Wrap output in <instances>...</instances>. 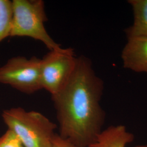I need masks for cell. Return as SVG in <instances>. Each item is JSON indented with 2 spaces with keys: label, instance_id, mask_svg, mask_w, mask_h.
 Listing matches in <instances>:
<instances>
[{
  "label": "cell",
  "instance_id": "cell-1",
  "mask_svg": "<svg viewBox=\"0 0 147 147\" xmlns=\"http://www.w3.org/2000/svg\"><path fill=\"white\" fill-rule=\"evenodd\" d=\"M104 81L89 58L81 55L71 78L51 96L59 124V135L75 147H88L102 130L105 113L100 105Z\"/></svg>",
  "mask_w": 147,
  "mask_h": 147
},
{
  "label": "cell",
  "instance_id": "cell-2",
  "mask_svg": "<svg viewBox=\"0 0 147 147\" xmlns=\"http://www.w3.org/2000/svg\"><path fill=\"white\" fill-rule=\"evenodd\" d=\"M3 121L24 147H53L57 125L42 113L21 107L3 111Z\"/></svg>",
  "mask_w": 147,
  "mask_h": 147
},
{
  "label": "cell",
  "instance_id": "cell-3",
  "mask_svg": "<svg viewBox=\"0 0 147 147\" xmlns=\"http://www.w3.org/2000/svg\"><path fill=\"white\" fill-rule=\"evenodd\" d=\"M10 37H29L42 42L50 50L61 47L49 34L44 24L47 20L42 0H13Z\"/></svg>",
  "mask_w": 147,
  "mask_h": 147
},
{
  "label": "cell",
  "instance_id": "cell-4",
  "mask_svg": "<svg viewBox=\"0 0 147 147\" xmlns=\"http://www.w3.org/2000/svg\"><path fill=\"white\" fill-rule=\"evenodd\" d=\"M77 63L73 49L60 47L49 51L40 62L42 89L51 95L57 94L67 84Z\"/></svg>",
  "mask_w": 147,
  "mask_h": 147
},
{
  "label": "cell",
  "instance_id": "cell-5",
  "mask_svg": "<svg viewBox=\"0 0 147 147\" xmlns=\"http://www.w3.org/2000/svg\"><path fill=\"white\" fill-rule=\"evenodd\" d=\"M41 58L18 56L9 58L0 67V84L10 86L26 94L42 89L40 82Z\"/></svg>",
  "mask_w": 147,
  "mask_h": 147
},
{
  "label": "cell",
  "instance_id": "cell-6",
  "mask_svg": "<svg viewBox=\"0 0 147 147\" xmlns=\"http://www.w3.org/2000/svg\"><path fill=\"white\" fill-rule=\"evenodd\" d=\"M121 57L125 68L147 73V37L127 38Z\"/></svg>",
  "mask_w": 147,
  "mask_h": 147
},
{
  "label": "cell",
  "instance_id": "cell-7",
  "mask_svg": "<svg viewBox=\"0 0 147 147\" xmlns=\"http://www.w3.org/2000/svg\"><path fill=\"white\" fill-rule=\"evenodd\" d=\"M134 140L133 134L122 125L111 126L102 130L88 147H126Z\"/></svg>",
  "mask_w": 147,
  "mask_h": 147
},
{
  "label": "cell",
  "instance_id": "cell-8",
  "mask_svg": "<svg viewBox=\"0 0 147 147\" xmlns=\"http://www.w3.org/2000/svg\"><path fill=\"white\" fill-rule=\"evenodd\" d=\"M134 14V22L125 30L127 38L147 37V0H129Z\"/></svg>",
  "mask_w": 147,
  "mask_h": 147
},
{
  "label": "cell",
  "instance_id": "cell-9",
  "mask_svg": "<svg viewBox=\"0 0 147 147\" xmlns=\"http://www.w3.org/2000/svg\"><path fill=\"white\" fill-rule=\"evenodd\" d=\"M12 18V2L9 0H0V42L10 37Z\"/></svg>",
  "mask_w": 147,
  "mask_h": 147
},
{
  "label": "cell",
  "instance_id": "cell-10",
  "mask_svg": "<svg viewBox=\"0 0 147 147\" xmlns=\"http://www.w3.org/2000/svg\"><path fill=\"white\" fill-rule=\"evenodd\" d=\"M0 147H24L17 135L8 129L0 137Z\"/></svg>",
  "mask_w": 147,
  "mask_h": 147
},
{
  "label": "cell",
  "instance_id": "cell-11",
  "mask_svg": "<svg viewBox=\"0 0 147 147\" xmlns=\"http://www.w3.org/2000/svg\"><path fill=\"white\" fill-rule=\"evenodd\" d=\"M53 147H75L72 143L56 134L53 141Z\"/></svg>",
  "mask_w": 147,
  "mask_h": 147
},
{
  "label": "cell",
  "instance_id": "cell-12",
  "mask_svg": "<svg viewBox=\"0 0 147 147\" xmlns=\"http://www.w3.org/2000/svg\"><path fill=\"white\" fill-rule=\"evenodd\" d=\"M135 147H147V144L145 145H140V146H137Z\"/></svg>",
  "mask_w": 147,
  "mask_h": 147
}]
</instances>
